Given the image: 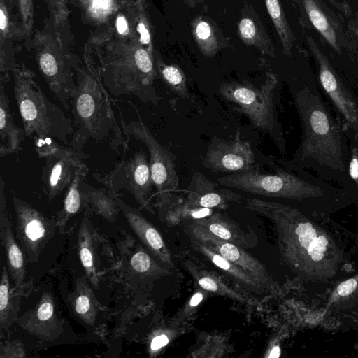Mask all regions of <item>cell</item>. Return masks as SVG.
Listing matches in <instances>:
<instances>
[{
    "instance_id": "obj_29",
    "label": "cell",
    "mask_w": 358,
    "mask_h": 358,
    "mask_svg": "<svg viewBox=\"0 0 358 358\" xmlns=\"http://www.w3.org/2000/svg\"><path fill=\"white\" fill-rule=\"evenodd\" d=\"M160 76L166 85L182 98H188L187 80L183 71L177 65L158 64Z\"/></svg>"
},
{
    "instance_id": "obj_21",
    "label": "cell",
    "mask_w": 358,
    "mask_h": 358,
    "mask_svg": "<svg viewBox=\"0 0 358 358\" xmlns=\"http://www.w3.org/2000/svg\"><path fill=\"white\" fill-rule=\"evenodd\" d=\"M84 201V212L90 215L95 213L106 220L114 222L121 211L117 203V198L105 187L95 189L87 184L85 180L82 184Z\"/></svg>"
},
{
    "instance_id": "obj_28",
    "label": "cell",
    "mask_w": 358,
    "mask_h": 358,
    "mask_svg": "<svg viewBox=\"0 0 358 358\" xmlns=\"http://www.w3.org/2000/svg\"><path fill=\"white\" fill-rule=\"evenodd\" d=\"M265 4L278 34L283 52L291 56L295 36L286 18L280 0H265Z\"/></svg>"
},
{
    "instance_id": "obj_1",
    "label": "cell",
    "mask_w": 358,
    "mask_h": 358,
    "mask_svg": "<svg viewBox=\"0 0 358 358\" xmlns=\"http://www.w3.org/2000/svg\"><path fill=\"white\" fill-rule=\"evenodd\" d=\"M79 76L71 101L74 133L69 145L81 150L89 140H108L116 152L128 149L129 139L117 124L107 90L96 76Z\"/></svg>"
},
{
    "instance_id": "obj_7",
    "label": "cell",
    "mask_w": 358,
    "mask_h": 358,
    "mask_svg": "<svg viewBox=\"0 0 358 358\" xmlns=\"http://www.w3.org/2000/svg\"><path fill=\"white\" fill-rule=\"evenodd\" d=\"M221 185L268 197L301 198L317 190L310 183L286 171L264 174L250 170L229 174L217 180Z\"/></svg>"
},
{
    "instance_id": "obj_47",
    "label": "cell",
    "mask_w": 358,
    "mask_h": 358,
    "mask_svg": "<svg viewBox=\"0 0 358 358\" xmlns=\"http://www.w3.org/2000/svg\"><path fill=\"white\" fill-rule=\"evenodd\" d=\"M338 1H341V0H338Z\"/></svg>"
},
{
    "instance_id": "obj_24",
    "label": "cell",
    "mask_w": 358,
    "mask_h": 358,
    "mask_svg": "<svg viewBox=\"0 0 358 358\" xmlns=\"http://www.w3.org/2000/svg\"><path fill=\"white\" fill-rule=\"evenodd\" d=\"M88 171V167L83 163L76 172L73 180L67 187L62 208L57 213L55 217L60 234L63 232L69 220L85 209L82 184L85 180Z\"/></svg>"
},
{
    "instance_id": "obj_22",
    "label": "cell",
    "mask_w": 358,
    "mask_h": 358,
    "mask_svg": "<svg viewBox=\"0 0 358 358\" xmlns=\"http://www.w3.org/2000/svg\"><path fill=\"white\" fill-rule=\"evenodd\" d=\"M192 34L199 51L213 57L227 46V41L215 22L207 16L199 15L192 22Z\"/></svg>"
},
{
    "instance_id": "obj_10",
    "label": "cell",
    "mask_w": 358,
    "mask_h": 358,
    "mask_svg": "<svg viewBox=\"0 0 358 358\" xmlns=\"http://www.w3.org/2000/svg\"><path fill=\"white\" fill-rule=\"evenodd\" d=\"M187 234L191 238L210 247L255 278L266 289H268L271 282L268 271L256 258L245 252L241 247L215 236L194 222L188 225Z\"/></svg>"
},
{
    "instance_id": "obj_45",
    "label": "cell",
    "mask_w": 358,
    "mask_h": 358,
    "mask_svg": "<svg viewBox=\"0 0 358 358\" xmlns=\"http://www.w3.org/2000/svg\"><path fill=\"white\" fill-rule=\"evenodd\" d=\"M186 5L190 8H194L198 3H203L204 0H184Z\"/></svg>"
},
{
    "instance_id": "obj_41",
    "label": "cell",
    "mask_w": 358,
    "mask_h": 358,
    "mask_svg": "<svg viewBox=\"0 0 358 358\" xmlns=\"http://www.w3.org/2000/svg\"><path fill=\"white\" fill-rule=\"evenodd\" d=\"M329 3H331L332 6L336 7L337 9L341 10L345 14H348L350 11L349 7L348 5H346L344 3H342L338 0H326Z\"/></svg>"
},
{
    "instance_id": "obj_34",
    "label": "cell",
    "mask_w": 358,
    "mask_h": 358,
    "mask_svg": "<svg viewBox=\"0 0 358 358\" xmlns=\"http://www.w3.org/2000/svg\"><path fill=\"white\" fill-rule=\"evenodd\" d=\"M298 241L301 245L308 250L309 246L317 238V234L315 230L312 227L306 232L297 235Z\"/></svg>"
},
{
    "instance_id": "obj_42",
    "label": "cell",
    "mask_w": 358,
    "mask_h": 358,
    "mask_svg": "<svg viewBox=\"0 0 358 358\" xmlns=\"http://www.w3.org/2000/svg\"><path fill=\"white\" fill-rule=\"evenodd\" d=\"M312 227V224L309 222H301L298 224V225L296 226L295 229V234L296 235L301 234L306 232V231L309 230Z\"/></svg>"
},
{
    "instance_id": "obj_15",
    "label": "cell",
    "mask_w": 358,
    "mask_h": 358,
    "mask_svg": "<svg viewBox=\"0 0 358 358\" xmlns=\"http://www.w3.org/2000/svg\"><path fill=\"white\" fill-rule=\"evenodd\" d=\"M117 203L129 226L143 246L164 266H173L171 255L158 230L137 210L128 206L120 197Z\"/></svg>"
},
{
    "instance_id": "obj_36",
    "label": "cell",
    "mask_w": 358,
    "mask_h": 358,
    "mask_svg": "<svg viewBox=\"0 0 358 358\" xmlns=\"http://www.w3.org/2000/svg\"><path fill=\"white\" fill-rule=\"evenodd\" d=\"M349 173L352 179L358 185V151L354 149L349 166Z\"/></svg>"
},
{
    "instance_id": "obj_44",
    "label": "cell",
    "mask_w": 358,
    "mask_h": 358,
    "mask_svg": "<svg viewBox=\"0 0 358 358\" xmlns=\"http://www.w3.org/2000/svg\"><path fill=\"white\" fill-rule=\"evenodd\" d=\"M7 25L6 17L2 10H0V28L3 30Z\"/></svg>"
},
{
    "instance_id": "obj_13",
    "label": "cell",
    "mask_w": 358,
    "mask_h": 358,
    "mask_svg": "<svg viewBox=\"0 0 358 358\" xmlns=\"http://www.w3.org/2000/svg\"><path fill=\"white\" fill-rule=\"evenodd\" d=\"M17 324L42 341H52L63 332L64 320L57 312L52 294L43 292L36 305L17 317Z\"/></svg>"
},
{
    "instance_id": "obj_26",
    "label": "cell",
    "mask_w": 358,
    "mask_h": 358,
    "mask_svg": "<svg viewBox=\"0 0 358 358\" xmlns=\"http://www.w3.org/2000/svg\"><path fill=\"white\" fill-rule=\"evenodd\" d=\"M238 35L245 45L274 57L275 48L258 17H242L238 24Z\"/></svg>"
},
{
    "instance_id": "obj_40",
    "label": "cell",
    "mask_w": 358,
    "mask_h": 358,
    "mask_svg": "<svg viewBox=\"0 0 358 358\" xmlns=\"http://www.w3.org/2000/svg\"><path fill=\"white\" fill-rule=\"evenodd\" d=\"M116 26H117V31L119 32V34H126L127 31V21L124 18V17L123 16H120L117 17V21H116Z\"/></svg>"
},
{
    "instance_id": "obj_4",
    "label": "cell",
    "mask_w": 358,
    "mask_h": 358,
    "mask_svg": "<svg viewBox=\"0 0 358 358\" xmlns=\"http://www.w3.org/2000/svg\"><path fill=\"white\" fill-rule=\"evenodd\" d=\"M122 131L129 139L131 136L146 146L153 185L157 190L156 204L163 209L173 201V194L178 189V178L173 155L162 146L148 127L139 120L121 121Z\"/></svg>"
},
{
    "instance_id": "obj_20",
    "label": "cell",
    "mask_w": 358,
    "mask_h": 358,
    "mask_svg": "<svg viewBox=\"0 0 358 358\" xmlns=\"http://www.w3.org/2000/svg\"><path fill=\"white\" fill-rule=\"evenodd\" d=\"M193 222L215 236L241 248L253 247L257 243L254 233L245 231L237 224L218 213Z\"/></svg>"
},
{
    "instance_id": "obj_18",
    "label": "cell",
    "mask_w": 358,
    "mask_h": 358,
    "mask_svg": "<svg viewBox=\"0 0 358 358\" xmlns=\"http://www.w3.org/2000/svg\"><path fill=\"white\" fill-rule=\"evenodd\" d=\"M31 283L10 288L9 273L6 265H3L0 282V330L1 334L8 333L17 319L21 300L31 290Z\"/></svg>"
},
{
    "instance_id": "obj_31",
    "label": "cell",
    "mask_w": 358,
    "mask_h": 358,
    "mask_svg": "<svg viewBox=\"0 0 358 358\" xmlns=\"http://www.w3.org/2000/svg\"><path fill=\"white\" fill-rule=\"evenodd\" d=\"M0 357H25V351L23 344L17 340L6 341L1 343Z\"/></svg>"
},
{
    "instance_id": "obj_19",
    "label": "cell",
    "mask_w": 358,
    "mask_h": 358,
    "mask_svg": "<svg viewBox=\"0 0 358 358\" xmlns=\"http://www.w3.org/2000/svg\"><path fill=\"white\" fill-rule=\"evenodd\" d=\"M24 129L14 122L13 114L9 106L8 96L3 83L0 87V157L17 154L20 144L24 141Z\"/></svg>"
},
{
    "instance_id": "obj_37",
    "label": "cell",
    "mask_w": 358,
    "mask_h": 358,
    "mask_svg": "<svg viewBox=\"0 0 358 358\" xmlns=\"http://www.w3.org/2000/svg\"><path fill=\"white\" fill-rule=\"evenodd\" d=\"M136 29L140 34L141 43L143 45H149L151 41V36L145 23L139 22Z\"/></svg>"
},
{
    "instance_id": "obj_17",
    "label": "cell",
    "mask_w": 358,
    "mask_h": 358,
    "mask_svg": "<svg viewBox=\"0 0 358 358\" xmlns=\"http://www.w3.org/2000/svg\"><path fill=\"white\" fill-rule=\"evenodd\" d=\"M84 212L78 233V251L80 262L86 276L94 289L99 287L100 274L96 234L89 219Z\"/></svg>"
},
{
    "instance_id": "obj_8",
    "label": "cell",
    "mask_w": 358,
    "mask_h": 358,
    "mask_svg": "<svg viewBox=\"0 0 358 358\" xmlns=\"http://www.w3.org/2000/svg\"><path fill=\"white\" fill-rule=\"evenodd\" d=\"M13 203L16 216V237L27 261L36 263L58 228L56 218L45 217L15 195L13 196Z\"/></svg>"
},
{
    "instance_id": "obj_14",
    "label": "cell",
    "mask_w": 358,
    "mask_h": 358,
    "mask_svg": "<svg viewBox=\"0 0 358 358\" xmlns=\"http://www.w3.org/2000/svg\"><path fill=\"white\" fill-rule=\"evenodd\" d=\"M6 183L0 176V238L4 250L6 266L15 285L22 286L25 284L26 268L24 255L18 245L8 215L5 194Z\"/></svg>"
},
{
    "instance_id": "obj_11",
    "label": "cell",
    "mask_w": 358,
    "mask_h": 358,
    "mask_svg": "<svg viewBox=\"0 0 358 358\" xmlns=\"http://www.w3.org/2000/svg\"><path fill=\"white\" fill-rule=\"evenodd\" d=\"M255 155L249 141H241L238 133L233 140L214 138L203 166L213 172H242L252 169Z\"/></svg>"
},
{
    "instance_id": "obj_25",
    "label": "cell",
    "mask_w": 358,
    "mask_h": 358,
    "mask_svg": "<svg viewBox=\"0 0 358 358\" xmlns=\"http://www.w3.org/2000/svg\"><path fill=\"white\" fill-rule=\"evenodd\" d=\"M192 247L241 285L257 293L266 289L255 278L228 261L206 245L191 238Z\"/></svg>"
},
{
    "instance_id": "obj_30",
    "label": "cell",
    "mask_w": 358,
    "mask_h": 358,
    "mask_svg": "<svg viewBox=\"0 0 358 358\" xmlns=\"http://www.w3.org/2000/svg\"><path fill=\"white\" fill-rule=\"evenodd\" d=\"M34 147L38 158L45 159L58 152L63 146L50 137L34 136Z\"/></svg>"
},
{
    "instance_id": "obj_46",
    "label": "cell",
    "mask_w": 358,
    "mask_h": 358,
    "mask_svg": "<svg viewBox=\"0 0 358 358\" xmlns=\"http://www.w3.org/2000/svg\"><path fill=\"white\" fill-rule=\"evenodd\" d=\"M280 348L278 346H275L270 355H268V357H278L280 356Z\"/></svg>"
},
{
    "instance_id": "obj_16",
    "label": "cell",
    "mask_w": 358,
    "mask_h": 358,
    "mask_svg": "<svg viewBox=\"0 0 358 358\" xmlns=\"http://www.w3.org/2000/svg\"><path fill=\"white\" fill-rule=\"evenodd\" d=\"M217 184L209 180L201 173L195 171L187 188L185 208H222L229 201L241 199L239 194L227 189H218Z\"/></svg>"
},
{
    "instance_id": "obj_39",
    "label": "cell",
    "mask_w": 358,
    "mask_h": 358,
    "mask_svg": "<svg viewBox=\"0 0 358 358\" xmlns=\"http://www.w3.org/2000/svg\"><path fill=\"white\" fill-rule=\"evenodd\" d=\"M211 208H200L189 210V213L194 219H200L208 217L212 214Z\"/></svg>"
},
{
    "instance_id": "obj_2",
    "label": "cell",
    "mask_w": 358,
    "mask_h": 358,
    "mask_svg": "<svg viewBox=\"0 0 358 358\" xmlns=\"http://www.w3.org/2000/svg\"><path fill=\"white\" fill-rule=\"evenodd\" d=\"M14 96L26 137H50L69 145L74 133L71 118L48 99L32 76L15 75Z\"/></svg>"
},
{
    "instance_id": "obj_5",
    "label": "cell",
    "mask_w": 358,
    "mask_h": 358,
    "mask_svg": "<svg viewBox=\"0 0 358 358\" xmlns=\"http://www.w3.org/2000/svg\"><path fill=\"white\" fill-rule=\"evenodd\" d=\"M93 176L115 196L120 195L118 192L121 189L129 192L141 209L154 214L150 203L154 185L150 163L143 150L138 151L131 157L123 158L108 173H93Z\"/></svg>"
},
{
    "instance_id": "obj_6",
    "label": "cell",
    "mask_w": 358,
    "mask_h": 358,
    "mask_svg": "<svg viewBox=\"0 0 358 358\" xmlns=\"http://www.w3.org/2000/svg\"><path fill=\"white\" fill-rule=\"evenodd\" d=\"M277 83L276 76L268 73L260 88L247 82H232L222 84L219 92L237 105L236 110L248 116L255 127L272 131L275 127L273 97Z\"/></svg>"
},
{
    "instance_id": "obj_32",
    "label": "cell",
    "mask_w": 358,
    "mask_h": 358,
    "mask_svg": "<svg viewBox=\"0 0 358 358\" xmlns=\"http://www.w3.org/2000/svg\"><path fill=\"white\" fill-rule=\"evenodd\" d=\"M198 283L203 289L206 291L213 292H220V294H228L229 296H237V294H233L231 290L227 287H220L219 282L214 278L205 275L201 276L198 280Z\"/></svg>"
},
{
    "instance_id": "obj_23",
    "label": "cell",
    "mask_w": 358,
    "mask_h": 358,
    "mask_svg": "<svg viewBox=\"0 0 358 358\" xmlns=\"http://www.w3.org/2000/svg\"><path fill=\"white\" fill-rule=\"evenodd\" d=\"M87 278L82 276L76 280L69 301L74 314L85 324L92 326L98 315L99 305Z\"/></svg>"
},
{
    "instance_id": "obj_9",
    "label": "cell",
    "mask_w": 358,
    "mask_h": 358,
    "mask_svg": "<svg viewBox=\"0 0 358 358\" xmlns=\"http://www.w3.org/2000/svg\"><path fill=\"white\" fill-rule=\"evenodd\" d=\"M89 155L69 145L46 157L42 167V190L49 200L59 196L70 185L77 170Z\"/></svg>"
},
{
    "instance_id": "obj_3",
    "label": "cell",
    "mask_w": 358,
    "mask_h": 358,
    "mask_svg": "<svg viewBox=\"0 0 358 358\" xmlns=\"http://www.w3.org/2000/svg\"><path fill=\"white\" fill-rule=\"evenodd\" d=\"M296 102L304 127L303 153L322 164L343 171L341 136L322 103L306 90L298 94Z\"/></svg>"
},
{
    "instance_id": "obj_43",
    "label": "cell",
    "mask_w": 358,
    "mask_h": 358,
    "mask_svg": "<svg viewBox=\"0 0 358 358\" xmlns=\"http://www.w3.org/2000/svg\"><path fill=\"white\" fill-rule=\"evenodd\" d=\"M203 299V294L200 292L194 294L190 299L189 304L192 307L196 306Z\"/></svg>"
},
{
    "instance_id": "obj_33",
    "label": "cell",
    "mask_w": 358,
    "mask_h": 358,
    "mask_svg": "<svg viewBox=\"0 0 358 358\" xmlns=\"http://www.w3.org/2000/svg\"><path fill=\"white\" fill-rule=\"evenodd\" d=\"M327 243V238L323 236L317 237L312 242L308 249V252L313 261L318 262L322 259Z\"/></svg>"
},
{
    "instance_id": "obj_12",
    "label": "cell",
    "mask_w": 358,
    "mask_h": 358,
    "mask_svg": "<svg viewBox=\"0 0 358 358\" xmlns=\"http://www.w3.org/2000/svg\"><path fill=\"white\" fill-rule=\"evenodd\" d=\"M308 47L319 66L321 85L346 122L358 129V109L352 96L343 86L326 56L315 40L306 36Z\"/></svg>"
},
{
    "instance_id": "obj_27",
    "label": "cell",
    "mask_w": 358,
    "mask_h": 358,
    "mask_svg": "<svg viewBox=\"0 0 358 358\" xmlns=\"http://www.w3.org/2000/svg\"><path fill=\"white\" fill-rule=\"evenodd\" d=\"M306 13L315 29L338 54L341 53L335 29L315 0H302Z\"/></svg>"
},
{
    "instance_id": "obj_38",
    "label": "cell",
    "mask_w": 358,
    "mask_h": 358,
    "mask_svg": "<svg viewBox=\"0 0 358 358\" xmlns=\"http://www.w3.org/2000/svg\"><path fill=\"white\" fill-rule=\"evenodd\" d=\"M168 343L169 338L166 335L157 336L151 341L150 349L152 351H156L162 347L166 345Z\"/></svg>"
},
{
    "instance_id": "obj_35",
    "label": "cell",
    "mask_w": 358,
    "mask_h": 358,
    "mask_svg": "<svg viewBox=\"0 0 358 358\" xmlns=\"http://www.w3.org/2000/svg\"><path fill=\"white\" fill-rule=\"evenodd\" d=\"M356 287V280L354 279H349L338 285L337 287V292L341 296H347L351 294Z\"/></svg>"
}]
</instances>
